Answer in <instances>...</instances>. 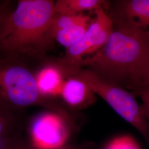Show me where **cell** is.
Instances as JSON below:
<instances>
[{
    "label": "cell",
    "instance_id": "6da1fadb",
    "mask_svg": "<svg viewBox=\"0 0 149 149\" xmlns=\"http://www.w3.org/2000/svg\"><path fill=\"white\" fill-rule=\"evenodd\" d=\"M56 16L53 1H18L7 16L0 54L43 59L55 42L52 28Z\"/></svg>",
    "mask_w": 149,
    "mask_h": 149
},
{
    "label": "cell",
    "instance_id": "7a4b0ae2",
    "mask_svg": "<svg viewBox=\"0 0 149 149\" xmlns=\"http://www.w3.org/2000/svg\"><path fill=\"white\" fill-rule=\"evenodd\" d=\"M149 54V30L114 24L105 45L84 60L80 68L132 91L139 69Z\"/></svg>",
    "mask_w": 149,
    "mask_h": 149
},
{
    "label": "cell",
    "instance_id": "3957f363",
    "mask_svg": "<svg viewBox=\"0 0 149 149\" xmlns=\"http://www.w3.org/2000/svg\"><path fill=\"white\" fill-rule=\"evenodd\" d=\"M26 57L0 54V109L23 119L32 107L55 112L74 126L80 124L76 112L58 100L44 96L38 88L36 74Z\"/></svg>",
    "mask_w": 149,
    "mask_h": 149
},
{
    "label": "cell",
    "instance_id": "277c9868",
    "mask_svg": "<svg viewBox=\"0 0 149 149\" xmlns=\"http://www.w3.org/2000/svg\"><path fill=\"white\" fill-rule=\"evenodd\" d=\"M64 74H74L84 80L96 95L101 97L121 117L138 130L149 146V127L141 104L122 87L84 68L63 69Z\"/></svg>",
    "mask_w": 149,
    "mask_h": 149
},
{
    "label": "cell",
    "instance_id": "5b68a950",
    "mask_svg": "<svg viewBox=\"0 0 149 149\" xmlns=\"http://www.w3.org/2000/svg\"><path fill=\"white\" fill-rule=\"evenodd\" d=\"M95 17L84 36L66 49L64 56L56 60L57 63L66 69L80 68L84 60L94 55L107 43L112 33L114 24L105 8L94 11Z\"/></svg>",
    "mask_w": 149,
    "mask_h": 149
},
{
    "label": "cell",
    "instance_id": "8992f818",
    "mask_svg": "<svg viewBox=\"0 0 149 149\" xmlns=\"http://www.w3.org/2000/svg\"><path fill=\"white\" fill-rule=\"evenodd\" d=\"M79 128L55 112L38 114L29 125V143L35 149H59L66 145L74 131Z\"/></svg>",
    "mask_w": 149,
    "mask_h": 149
},
{
    "label": "cell",
    "instance_id": "52a82bcc",
    "mask_svg": "<svg viewBox=\"0 0 149 149\" xmlns=\"http://www.w3.org/2000/svg\"><path fill=\"white\" fill-rule=\"evenodd\" d=\"M93 18L91 15H58L54 20L52 33L54 41L66 49L77 43L84 36Z\"/></svg>",
    "mask_w": 149,
    "mask_h": 149
},
{
    "label": "cell",
    "instance_id": "ba28073f",
    "mask_svg": "<svg viewBox=\"0 0 149 149\" xmlns=\"http://www.w3.org/2000/svg\"><path fill=\"white\" fill-rule=\"evenodd\" d=\"M65 77L60 97L70 109L77 112L96 102L97 95L84 80L74 74H65Z\"/></svg>",
    "mask_w": 149,
    "mask_h": 149
},
{
    "label": "cell",
    "instance_id": "9c48e42d",
    "mask_svg": "<svg viewBox=\"0 0 149 149\" xmlns=\"http://www.w3.org/2000/svg\"><path fill=\"white\" fill-rule=\"evenodd\" d=\"M114 24H123L149 31V0L118 1L111 14Z\"/></svg>",
    "mask_w": 149,
    "mask_h": 149
},
{
    "label": "cell",
    "instance_id": "30bf717a",
    "mask_svg": "<svg viewBox=\"0 0 149 149\" xmlns=\"http://www.w3.org/2000/svg\"><path fill=\"white\" fill-rule=\"evenodd\" d=\"M42 64L36 70L38 88L44 96L58 100L65 80L64 72L54 60H44Z\"/></svg>",
    "mask_w": 149,
    "mask_h": 149
},
{
    "label": "cell",
    "instance_id": "8fae6325",
    "mask_svg": "<svg viewBox=\"0 0 149 149\" xmlns=\"http://www.w3.org/2000/svg\"><path fill=\"white\" fill-rule=\"evenodd\" d=\"M58 15H76L86 11L93 12L100 8L107 10L108 2L103 0H58L54 2Z\"/></svg>",
    "mask_w": 149,
    "mask_h": 149
},
{
    "label": "cell",
    "instance_id": "7c38bea8",
    "mask_svg": "<svg viewBox=\"0 0 149 149\" xmlns=\"http://www.w3.org/2000/svg\"><path fill=\"white\" fill-rule=\"evenodd\" d=\"M23 120L0 109V141L21 133Z\"/></svg>",
    "mask_w": 149,
    "mask_h": 149
},
{
    "label": "cell",
    "instance_id": "4fadbf2b",
    "mask_svg": "<svg viewBox=\"0 0 149 149\" xmlns=\"http://www.w3.org/2000/svg\"><path fill=\"white\" fill-rule=\"evenodd\" d=\"M1 149H35L30 143L21 135H15L0 141ZM59 149H95V146L92 143H87L80 146L66 145Z\"/></svg>",
    "mask_w": 149,
    "mask_h": 149
},
{
    "label": "cell",
    "instance_id": "5bb4252c",
    "mask_svg": "<svg viewBox=\"0 0 149 149\" xmlns=\"http://www.w3.org/2000/svg\"><path fill=\"white\" fill-rule=\"evenodd\" d=\"M142 87L149 88V54L139 69L132 91L133 92L138 88Z\"/></svg>",
    "mask_w": 149,
    "mask_h": 149
},
{
    "label": "cell",
    "instance_id": "9a60e30c",
    "mask_svg": "<svg viewBox=\"0 0 149 149\" xmlns=\"http://www.w3.org/2000/svg\"><path fill=\"white\" fill-rule=\"evenodd\" d=\"M105 149H140L138 143L129 136H122L112 140Z\"/></svg>",
    "mask_w": 149,
    "mask_h": 149
},
{
    "label": "cell",
    "instance_id": "2e32d148",
    "mask_svg": "<svg viewBox=\"0 0 149 149\" xmlns=\"http://www.w3.org/2000/svg\"><path fill=\"white\" fill-rule=\"evenodd\" d=\"M134 94L140 97L142 101V108L145 117L148 121L149 127V88L142 87L134 91Z\"/></svg>",
    "mask_w": 149,
    "mask_h": 149
},
{
    "label": "cell",
    "instance_id": "e0dca14e",
    "mask_svg": "<svg viewBox=\"0 0 149 149\" xmlns=\"http://www.w3.org/2000/svg\"><path fill=\"white\" fill-rule=\"evenodd\" d=\"M10 10L8 1H0V41L6 19Z\"/></svg>",
    "mask_w": 149,
    "mask_h": 149
},
{
    "label": "cell",
    "instance_id": "ac0fdd59",
    "mask_svg": "<svg viewBox=\"0 0 149 149\" xmlns=\"http://www.w3.org/2000/svg\"><path fill=\"white\" fill-rule=\"evenodd\" d=\"M0 149H1V148H0Z\"/></svg>",
    "mask_w": 149,
    "mask_h": 149
}]
</instances>
